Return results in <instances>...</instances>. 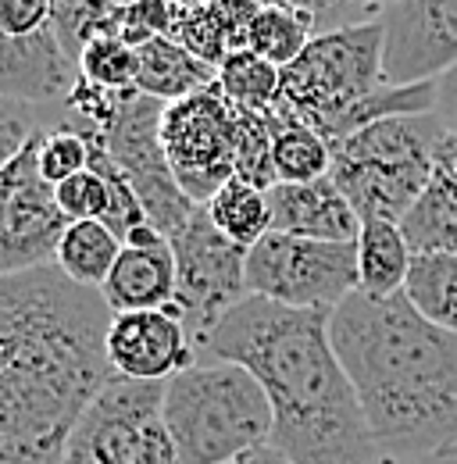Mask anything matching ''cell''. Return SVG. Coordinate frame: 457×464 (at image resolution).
Returning <instances> with one entry per match:
<instances>
[{"mask_svg": "<svg viewBox=\"0 0 457 464\" xmlns=\"http://www.w3.org/2000/svg\"><path fill=\"white\" fill-rule=\"evenodd\" d=\"M219 90L232 108L268 111L283 97V68L254 51H236L219 68Z\"/></svg>", "mask_w": 457, "mask_h": 464, "instance_id": "25", "label": "cell"}, {"mask_svg": "<svg viewBox=\"0 0 457 464\" xmlns=\"http://www.w3.org/2000/svg\"><path fill=\"white\" fill-rule=\"evenodd\" d=\"M383 75L390 86L436 82L457 68V0H397L383 11Z\"/></svg>", "mask_w": 457, "mask_h": 464, "instance_id": "13", "label": "cell"}, {"mask_svg": "<svg viewBox=\"0 0 457 464\" xmlns=\"http://www.w3.org/2000/svg\"><path fill=\"white\" fill-rule=\"evenodd\" d=\"M340 4H346V7H375V11H386L383 0H340Z\"/></svg>", "mask_w": 457, "mask_h": 464, "instance_id": "40", "label": "cell"}, {"mask_svg": "<svg viewBox=\"0 0 457 464\" xmlns=\"http://www.w3.org/2000/svg\"><path fill=\"white\" fill-rule=\"evenodd\" d=\"M161 143L182 193L200 208L236 179V118L219 82L165 104Z\"/></svg>", "mask_w": 457, "mask_h": 464, "instance_id": "10", "label": "cell"}, {"mask_svg": "<svg viewBox=\"0 0 457 464\" xmlns=\"http://www.w3.org/2000/svg\"><path fill=\"white\" fill-rule=\"evenodd\" d=\"M140 79L136 90L161 101V104H175L186 101L208 86L219 82V68L204 64L200 58H193L179 40L171 36H158L151 44H143L140 51Z\"/></svg>", "mask_w": 457, "mask_h": 464, "instance_id": "19", "label": "cell"}, {"mask_svg": "<svg viewBox=\"0 0 457 464\" xmlns=\"http://www.w3.org/2000/svg\"><path fill=\"white\" fill-rule=\"evenodd\" d=\"M108 357L114 375L140 382H169L200 361V350L193 347L182 318L171 307H161V311L114 314L108 333Z\"/></svg>", "mask_w": 457, "mask_h": 464, "instance_id": "14", "label": "cell"}, {"mask_svg": "<svg viewBox=\"0 0 457 464\" xmlns=\"http://www.w3.org/2000/svg\"><path fill=\"white\" fill-rule=\"evenodd\" d=\"M394 4H397V0H383V7H394Z\"/></svg>", "mask_w": 457, "mask_h": 464, "instance_id": "43", "label": "cell"}, {"mask_svg": "<svg viewBox=\"0 0 457 464\" xmlns=\"http://www.w3.org/2000/svg\"><path fill=\"white\" fill-rule=\"evenodd\" d=\"M54 193L68 222H104L112 211V189L93 169L72 175L68 182L54 186Z\"/></svg>", "mask_w": 457, "mask_h": 464, "instance_id": "33", "label": "cell"}, {"mask_svg": "<svg viewBox=\"0 0 457 464\" xmlns=\"http://www.w3.org/2000/svg\"><path fill=\"white\" fill-rule=\"evenodd\" d=\"M447 129L436 115L386 118L333 140V172L361 222H404L436 172V147Z\"/></svg>", "mask_w": 457, "mask_h": 464, "instance_id": "5", "label": "cell"}, {"mask_svg": "<svg viewBox=\"0 0 457 464\" xmlns=\"http://www.w3.org/2000/svg\"><path fill=\"white\" fill-rule=\"evenodd\" d=\"M204 208H208L211 222L226 232L232 243H239L243 250L258 246L272 232L268 193L250 186V182H243V179H228Z\"/></svg>", "mask_w": 457, "mask_h": 464, "instance_id": "23", "label": "cell"}, {"mask_svg": "<svg viewBox=\"0 0 457 464\" xmlns=\"http://www.w3.org/2000/svg\"><path fill=\"white\" fill-rule=\"evenodd\" d=\"M265 7H297L304 14L315 18L318 33H336V29H350V25H365L383 18V11L375 7H346L340 0H258Z\"/></svg>", "mask_w": 457, "mask_h": 464, "instance_id": "34", "label": "cell"}, {"mask_svg": "<svg viewBox=\"0 0 457 464\" xmlns=\"http://www.w3.org/2000/svg\"><path fill=\"white\" fill-rule=\"evenodd\" d=\"M247 290L300 311H336L361 290L357 243L268 232L247 250Z\"/></svg>", "mask_w": 457, "mask_h": 464, "instance_id": "7", "label": "cell"}, {"mask_svg": "<svg viewBox=\"0 0 457 464\" xmlns=\"http://www.w3.org/2000/svg\"><path fill=\"white\" fill-rule=\"evenodd\" d=\"M333 347L357 390L379 454L425 461L457 447V336L397 293L357 290L333 311Z\"/></svg>", "mask_w": 457, "mask_h": 464, "instance_id": "3", "label": "cell"}, {"mask_svg": "<svg viewBox=\"0 0 457 464\" xmlns=\"http://www.w3.org/2000/svg\"><path fill=\"white\" fill-rule=\"evenodd\" d=\"M122 246L125 243L118 239V232L108 222H72L68 232L61 236L54 265L79 286L101 290L112 276Z\"/></svg>", "mask_w": 457, "mask_h": 464, "instance_id": "22", "label": "cell"}, {"mask_svg": "<svg viewBox=\"0 0 457 464\" xmlns=\"http://www.w3.org/2000/svg\"><path fill=\"white\" fill-rule=\"evenodd\" d=\"M83 72L54 29H40L33 36H4L0 40V86L4 104L22 108H57L72 97Z\"/></svg>", "mask_w": 457, "mask_h": 464, "instance_id": "15", "label": "cell"}, {"mask_svg": "<svg viewBox=\"0 0 457 464\" xmlns=\"http://www.w3.org/2000/svg\"><path fill=\"white\" fill-rule=\"evenodd\" d=\"M279 115V111H276ZM333 172V147L315 129L279 115L276 132V175L279 182H315Z\"/></svg>", "mask_w": 457, "mask_h": 464, "instance_id": "27", "label": "cell"}, {"mask_svg": "<svg viewBox=\"0 0 457 464\" xmlns=\"http://www.w3.org/2000/svg\"><path fill=\"white\" fill-rule=\"evenodd\" d=\"M372 464H422V461H404V458H394V454H379Z\"/></svg>", "mask_w": 457, "mask_h": 464, "instance_id": "41", "label": "cell"}, {"mask_svg": "<svg viewBox=\"0 0 457 464\" xmlns=\"http://www.w3.org/2000/svg\"><path fill=\"white\" fill-rule=\"evenodd\" d=\"M112 322L104 293L57 265L0 279V464H61L114 379Z\"/></svg>", "mask_w": 457, "mask_h": 464, "instance_id": "1", "label": "cell"}, {"mask_svg": "<svg viewBox=\"0 0 457 464\" xmlns=\"http://www.w3.org/2000/svg\"><path fill=\"white\" fill-rule=\"evenodd\" d=\"M161 115H165L161 101L132 90L122 97L118 118L104 132V140H108L112 161L132 182V189L147 211V222L171 236L200 204H193L182 193L179 179L171 175L165 143H161Z\"/></svg>", "mask_w": 457, "mask_h": 464, "instance_id": "11", "label": "cell"}, {"mask_svg": "<svg viewBox=\"0 0 457 464\" xmlns=\"http://www.w3.org/2000/svg\"><path fill=\"white\" fill-rule=\"evenodd\" d=\"M411 261H414V250H411L400 222H386V218L361 222L357 272H361V293L365 296L386 300V296L404 293V283L411 276Z\"/></svg>", "mask_w": 457, "mask_h": 464, "instance_id": "20", "label": "cell"}, {"mask_svg": "<svg viewBox=\"0 0 457 464\" xmlns=\"http://www.w3.org/2000/svg\"><path fill=\"white\" fill-rule=\"evenodd\" d=\"M232 118H236V179L268 193L272 186H279V175H276L279 115H276V108H268V111L232 108Z\"/></svg>", "mask_w": 457, "mask_h": 464, "instance_id": "24", "label": "cell"}, {"mask_svg": "<svg viewBox=\"0 0 457 464\" xmlns=\"http://www.w3.org/2000/svg\"><path fill=\"white\" fill-rule=\"evenodd\" d=\"M165 382L114 375L79 418L61 464H136L143 429L161 418Z\"/></svg>", "mask_w": 457, "mask_h": 464, "instance_id": "12", "label": "cell"}, {"mask_svg": "<svg viewBox=\"0 0 457 464\" xmlns=\"http://www.w3.org/2000/svg\"><path fill=\"white\" fill-rule=\"evenodd\" d=\"M118 0H51V29L61 47L79 61L83 47L112 33Z\"/></svg>", "mask_w": 457, "mask_h": 464, "instance_id": "28", "label": "cell"}, {"mask_svg": "<svg viewBox=\"0 0 457 464\" xmlns=\"http://www.w3.org/2000/svg\"><path fill=\"white\" fill-rule=\"evenodd\" d=\"M169 243L179 265V290L171 311L182 318L193 347L204 350L215 325L250 296L247 250L211 222L208 208H197L171 232Z\"/></svg>", "mask_w": 457, "mask_h": 464, "instance_id": "8", "label": "cell"}, {"mask_svg": "<svg viewBox=\"0 0 457 464\" xmlns=\"http://www.w3.org/2000/svg\"><path fill=\"white\" fill-rule=\"evenodd\" d=\"M175 290H179V265L169 239L151 246H122L108 283L101 286L114 314L171 307Z\"/></svg>", "mask_w": 457, "mask_h": 464, "instance_id": "17", "label": "cell"}, {"mask_svg": "<svg viewBox=\"0 0 457 464\" xmlns=\"http://www.w3.org/2000/svg\"><path fill=\"white\" fill-rule=\"evenodd\" d=\"M118 4H132V0H118Z\"/></svg>", "mask_w": 457, "mask_h": 464, "instance_id": "44", "label": "cell"}, {"mask_svg": "<svg viewBox=\"0 0 457 464\" xmlns=\"http://www.w3.org/2000/svg\"><path fill=\"white\" fill-rule=\"evenodd\" d=\"M90 169V140L68 125H51L44 129L40 140V172L51 186L68 182L72 175Z\"/></svg>", "mask_w": 457, "mask_h": 464, "instance_id": "31", "label": "cell"}, {"mask_svg": "<svg viewBox=\"0 0 457 464\" xmlns=\"http://www.w3.org/2000/svg\"><path fill=\"white\" fill-rule=\"evenodd\" d=\"M404 296L418 307L422 318L457 336V254L429 250L414 254L411 276L404 283Z\"/></svg>", "mask_w": 457, "mask_h": 464, "instance_id": "21", "label": "cell"}, {"mask_svg": "<svg viewBox=\"0 0 457 464\" xmlns=\"http://www.w3.org/2000/svg\"><path fill=\"white\" fill-rule=\"evenodd\" d=\"M40 140L36 129L18 154H11L0 169V272H29L54 265L68 218L57 204L54 186L40 172Z\"/></svg>", "mask_w": 457, "mask_h": 464, "instance_id": "9", "label": "cell"}, {"mask_svg": "<svg viewBox=\"0 0 457 464\" xmlns=\"http://www.w3.org/2000/svg\"><path fill=\"white\" fill-rule=\"evenodd\" d=\"M79 72L93 86H104L112 93H129L136 90V79H140V54L118 36H97L83 47Z\"/></svg>", "mask_w": 457, "mask_h": 464, "instance_id": "29", "label": "cell"}, {"mask_svg": "<svg viewBox=\"0 0 457 464\" xmlns=\"http://www.w3.org/2000/svg\"><path fill=\"white\" fill-rule=\"evenodd\" d=\"M208 7H211V14L219 18V25L226 33L228 51L232 54L236 51H247L250 29H254V22H258V14H261L265 4H258V0H211Z\"/></svg>", "mask_w": 457, "mask_h": 464, "instance_id": "35", "label": "cell"}, {"mask_svg": "<svg viewBox=\"0 0 457 464\" xmlns=\"http://www.w3.org/2000/svg\"><path fill=\"white\" fill-rule=\"evenodd\" d=\"M433 115L440 118V125L451 136H457V68L436 79V111Z\"/></svg>", "mask_w": 457, "mask_h": 464, "instance_id": "37", "label": "cell"}, {"mask_svg": "<svg viewBox=\"0 0 457 464\" xmlns=\"http://www.w3.org/2000/svg\"><path fill=\"white\" fill-rule=\"evenodd\" d=\"M315 36H318V25L311 14H304L297 7H261L258 22L250 29L247 51L286 68L307 51V44Z\"/></svg>", "mask_w": 457, "mask_h": 464, "instance_id": "26", "label": "cell"}, {"mask_svg": "<svg viewBox=\"0 0 457 464\" xmlns=\"http://www.w3.org/2000/svg\"><path fill=\"white\" fill-rule=\"evenodd\" d=\"M400 226L414 254H429V250L457 254V136L451 132L440 136L433 182Z\"/></svg>", "mask_w": 457, "mask_h": 464, "instance_id": "18", "label": "cell"}, {"mask_svg": "<svg viewBox=\"0 0 457 464\" xmlns=\"http://www.w3.org/2000/svg\"><path fill=\"white\" fill-rule=\"evenodd\" d=\"M169 4H175V7H208L211 0H169Z\"/></svg>", "mask_w": 457, "mask_h": 464, "instance_id": "42", "label": "cell"}, {"mask_svg": "<svg viewBox=\"0 0 457 464\" xmlns=\"http://www.w3.org/2000/svg\"><path fill=\"white\" fill-rule=\"evenodd\" d=\"M272 232L300 236V239H329V243H357L361 218L340 193V186L326 175L315 182H279L268 189Z\"/></svg>", "mask_w": 457, "mask_h": 464, "instance_id": "16", "label": "cell"}, {"mask_svg": "<svg viewBox=\"0 0 457 464\" xmlns=\"http://www.w3.org/2000/svg\"><path fill=\"white\" fill-rule=\"evenodd\" d=\"M161 414L182 464H226L276 432L265 386L232 361H197L169 379Z\"/></svg>", "mask_w": 457, "mask_h": 464, "instance_id": "4", "label": "cell"}, {"mask_svg": "<svg viewBox=\"0 0 457 464\" xmlns=\"http://www.w3.org/2000/svg\"><path fill=\"white\" fill-rule=\"evenodd\" d=\"M171 22H175V4L169 0H132V4H118L108 36H118L140 51L143 44L169 36Z\"/></svg>", "mask_w": 457, "mask_h": 464, "instance_id": "32", "label": "cell"}, {"mask_svg": "<svg viewBox=\"0 0 457 464\" xmlns=\"http://www.w3.org/2000/svg\"><path fill=\"white\" fill-rule=\"evenodd\" d=\"M226 464H293V461L286 458L276 443H265V447H254V450H247V454H239V458H232Z\"/></svg>", "mask_w": 457, "mask_h": 464, "instance_id": "38", "label": "cell"}, {"mask_svg": "<svg viewBox=\"0 0 457 464\" xmlns=\"http://www.w3.org/2000/svg\"><path fill=\"white\" fill-rule=\"evenodd\" d=\"M51 25V0H0V33L33 36Z\"/></svg>", "mask_w": 457, "mask_h": 464, "instance_id": "36", "label": "cell"}, {"mask_svg": "<svg viewBox=\"0 0 457 464\" xmlns=\"http://www.w3.org/2000/svg\"><path fill=\"white\" fill-rule=\"evenodd\" d=\"M171 40H179L193 58H200L211 68H222V61L232 54L228 40L219 25V18L211 14V7H175V22H171Z\"/></svg>", "mask_w": 457, "mask_h": 464, "instance_id": "30", "label": "cell"}, {"mask_svg": "<svg viewBox=\"0 0 457 464\" xmlns=\"http://www.w3.org/2000/svg\"><path fill=\"white\" fill-rule=\"evenodd\" d=\"M422 464H457V447H447V450H440V454L425 458Z\"/></svg>", "mask_w": 457, "mask_h": 464, "instance_id": "39", "label": "cell"}, {"mask_svg": "<svg viewBox=\"0 0 457 464\" xmlns=\"http://www.w3.org/2000/svg\"><path fill=\"white\" fill-rule=\"evenodd\" d=\"M333 311L247 296L215 325L200 361L243 364L268 393L272 443L293 464H372L379 447L333 347Z\"/></svg>", "mask_w": 457, "mask_h": 464, "instance_id": "2", "label": "cell"}, {"mask_svg": "<svg viewBox=\"0 0 457 464\" xmlns=\"http://www.w3.org/2000/svg\"><path fill=\"white\" fill-rule=\"evenodd\" d=\"M383 18L336 33H318L307 51L283 68V97L276 111L315 129L329 143L340 140L346 115L361 101L390 86L383 75Z\"/></svg>", "mask_w": 457, "mask_h": 464, "instance_id": "6", "label": "cell"}]
</instances>
